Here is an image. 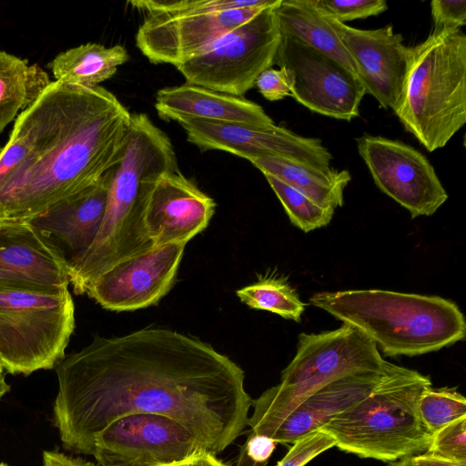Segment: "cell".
<instances>
[{
	"mask_svg": "<svg viewBox=\"0 0 466 466\" xmlns=\"http://www.w3.org/2000/svg\"><path fill=\"white\" fill-rule=\"evenodd\" d=\"M179 464H173V465H167V466H179Z\"/></svg>",
	"mask_w": 466,
	"mask_h": 466,
	"instance_id": "cell-42",
	"label": "cell"
},
{
	"mask_svg": "<svg viewBox=\"0 0 466 466\" xmlns=\"http://www.w3.org/2000/svg\"><path fill=\"white\" fill-rule=\"evenodd\" d=\"M216 202L179 169L157 177L142 207V227L152 248L186 245L202 232L214 215Z\"/></svg>",
	"mask_w": 466,
	"mask_h": 466,
	"instance_id": "cell-16",
	"label": "cell"
},
{
	"mask_svg": "<svg viewBox=\"0 0 466 466\" xmlns=\"http://www.w3.org/2000/svg\"><path fill=\"white\" fill-rule=\"evenodd\" d=\"M112 170L113 167L92 185L28 219L61 251L69 269L85 255L98 233Z\"/></svg>",
	"mask_w": 466,
	"mask_h": 466,
	"instance_id": "cell-19",
	"label": "cell"
},
{
	"mask_svg": "<svg viewBox=\"0 0 466 466\" xmlns=\"http://www.w3.org/2000/svg\"><path fill=\"white\" fill-rule=\"evenodd\" d=\"M203 450L182 424L161 414L130 413L97 432L92 452L99 466L179 464Z\"/></svg>",
	"mask_w": 466,
	"mask_h": 466,
	"instance_id": "cell-10",
	"label": "cell"
},
{
	"mask_svg": "<svg viewBox=\"0 0 466 466\" xmlns=\"http://www.w3.org/2000/svg\"><path fill=\"white\" fill-rule=\"evenodd\" d=\"M388 362L371 339L349 324L319 334L301 333L280 382L252 400L248 426L255 431L323 385L345 376L381 370Z\"/></svg>",
	"mask_w": 466,
	"mask_h": 466,
	"instance_id": "cell-7",
	"label": "cell"
},
{
	"mask_svg": "<svg viewBox=\"0 0 466 466\" xmlns=\"http://www.w3.org/2000/svg\"><path fill=\"white\" fill-rule=\"evenodd\" d=\"M389 466H466V463L450 461L425 451L392 461Z\"/></svg>",
	"mask_w": 466,
	"mask_h": 466,
	"instance_id": "cell-36",
	"label": "cell"
},
{
	"mask_svg": "<svg viewBox=\"0 0 466 466\" xmlns=\"http://www.w3.org/2000/svg\"><path fill=\"white\" fill-rule=\"evenodd\" d=\"M0 388L10 389L9 385L6 383L5 380L3 373H0Z\"/></svg>",
	"mask_w": 466,
	"mask_h": 466,
	"instance_id": "cell-39",
	"label": "cell"
},
{
	"mask_svg": "<svg viewBox=\"0 0 466 466\" xmlns=\"http://www.w3.org/2000/svg\"><path fill=\"white\" fill-rule=\"evenodd\" d=\"M236 293L252 309L270 311L296 322H300L307 306L286 279L273 275L261 277Z\"/></svg>",
	"mask_w": 466,
	"mask_h": 466,
	"instance_id": "cell-26",
	"label": "cell"
},
{
	"mask_svg": "<svg viewBox=\"0 0 466 466\" xmlns=\"http://www.w3.org/2000/svg\"><path fill=\"white\" fill-rule=\"evenodd\" d=\"M418 412L433 434L450 422L466 416V400L455 388L428 387L418 400Z\"/></svg>",
	"mask_w": 466,
	"mask_h": 466,
	"instance_id": "cell-28",
	"label": "cell"
},
{
	"mask_svg": "<svg viewBox=\"0 0 466 466\" xmlns=\"http://www.w3.org/2000/svg\"><path fill=\"white\" fill-rule=\"evenodd\" d=\"M334 446L335 441L328 433L322 431L311 432L293 442L276 466H305Z\"/></svg>",
	"mask_w": 466,
	"mask_h": 466,
	"instance_id": "cell-32",
	"label": "cell"
},
{
	"mask_svg": "<svg viewBox=\"0 0 466 466\" xmlns=\"http://www.w3.org/2000/svg\"><path fill=\"white\" fill-rule=\"evenodd\" d=\"M179 466H227L222 461L204 450H200L187 461L181 462Z\"/></svg>",
	"mask_w": 466,
	"mask_h": 466,
	"instance_id": "cell-38",
	"label": "cell"
},
{
	"mask_svg": "<svg viewBox=\"0 0 466 466\" xmlns=\"http://www.w3.org/2000/svg\"><path fill=\"white\" fill-rule=\"evenodd\" d=\"M44 466H97L92 461L74 458L61 452L46 451L43 452Z\"/></svg>",
	"mask_w": 466,
	"mask_h": 466,
	"instance_id": "cell-37",
	"label": "cell"
},
{
	"mask_svg": "<svg viewBox=\"0 0 466 466\" xmlns=\"http://www.w3.org/2000/svg\"><path fill=\"white\" fill-rule=\"evenodd\" d=\"M426 452L450 461L466 463V416L435 431Z\"/></svg>",
	"mask_w": 466,
	"mask_h": 466,
	"instance_id": "cell-30",
	"label": "cell"
},
{
	"mask_svg": "<svg viewBox=\"0 0 466 466\" xmlns=\"http://www.w3.org/2000/svg\"><path fill=\"white\" fill-rule=\"evenodd\" d=\"M263 175L268 174L304 193L322 207L336 209L344 204V190L351 175L347 169L326 173L277 157L248 158Z\"/></svg>",
	"mask_w": 466,
	"mask_h": 466,
	"instance_id": "cell-23",
	"label": "cell"
},
{
	"mask_svg": "<svg viewBox=\"0 0 466 466\" xmlns=\"http://www.w3.org/2000/svg\"><path fill=\"white\" fill-rule=\"evenodd\" d=\"M128 59L127 49L120 45L106 47L87 43L59 53L48 64V67L55 81L95 87L111 78L117 67Z\"/></svg>",
	"mask_w": 466,
	"mask_h": 466,
	"instance_id": "cell-24",
	"label": "cell"
},
{
	"mask_svg": "<svg viewBox=\"0 0 466 466\" xmlns=\"http://www.w3.org/2000/svg\"><path fill=\"white\" fill-rule=\"evenodd\" d=\"M263 9L147 15L137 30L136 45L151 63L177 66Z\"/></svg>",
	"mask_w": 466,
	"mask_h": 466,
	"instance_id": "cell-15",
	"label": "cell"
},
{
	"mask_svg": "<svg viewBox=\"0 0 466 466\" xmlns=\"http://www.w3.org/2000/svg\"><path fill=\"white\" fill-rule=\"evenodd\" d=\"M264 176L294 226L308 233L329 224L335 209L320 206L304 193L273 176Z\"/></svg>",
	"mask_w": 466,
	"mask_h": 466,
	"instance_id": "cell-27",
	"label": "cell"
},
{
	"mask_svg": "<svg viewBox=\"0 0 466 466\" xmlns=\"http://www.w3.org/2000/svg\"><path fill=\"white\" fill-rule=\"evenodd\" d=\"M177 122L187 141L202 151L223 150L246 159L277 157L326 173L333 170V157L321 139L305 137L282 127H257L198 118Z\"/></svg>",
	"mask_w": 466,
	"mask_h": 466,
	"instance_id": "cell-13",
	"label": "cell"
},
{
	"mask_svg": "<svg viewBox=\"0 0 466 466\" xmlns=\"http://www.w3.org/2000/svg\"><path fill=\"white\" fill-rule=\"evenodd\" d=\"M9 390H5V389H1L0 388V399L5 394L7 393Z\"/></svg>",
	"mask_w": 466,
	"mask_h": 466,
	"instance_id": "cell-40",
	"label": "cell"
},
{
	"mask_svg": "<svg viewBox=\"0 0 466 466\" xmlns=\"http://www.w3.org/2000/svg\"><path fill=\"white\" fill-rule=\"evenodd\" d=\"M75 329L68 286L0 291V367L29 375L57 366Z\"/></svg>",
	"mask_w": 466,
	"mask_h": 466,
	"instance_id": "cell-8",
	"label": "cell"
},
{
	"mask_svg": "<svg viewBox=\"0 0 466 466\" xmlns=\"http://www.w3.org/2000/svg\"><path fill=\"white\" fill-rule=\"evenodd\" d=\"M0 466H8V465L4 462H0Z\"/></svg>",
	"mask_w": 466,
	"mask_h": 466,
	"instance_id": "cell-41",
	"label": "cell"
},
{
	"mask_svg": "<svg viewBox=\"0 0 466 466\" xmlns=\"http://www.w3.org/2000/svg\"><path fill=\"white\" fill-rule=\"evenodd\" d=\"M327 15L354 62L365 94L371 95L380 107L394 111L400 99L410 58V46L404 45L401 34L395 33L392 25L360 29Z\"/></svg>",
	"mask_w": 466,
	"mask_h": 466,
	"instance_id": "cell-17",
	"label": "cell"
},
{
	"mask_svg": "<svg viewBox=\"0 0 466 466\" xmlns=\"http://www.w3.org/2000/svg\"><path fill=\"white\" fill-rule=\"evenodd\" d=\"M274 65L286 72L290 96L310 111L346 121L360 116L362 84L329 56L280 35Z\"/></svg>",
	"mask_w": 466,
	"mask_h": 466,
	"instance_id": "cell-11",
	"label": "cell"
},
{
	"mask_svg": "<svg viewBox=\"0 0 466 466\" xmlns=\"http://www.w3.org/2000/svg\"><path fill=\"white\" fill-rule=\"evenodd\" d=\"M155 108L159 117L167 121L198 118L257 127L275 125L262 106L252 101L189 83L159 89Z\"/></svg>",
	"mask_w": 466,
	"mask_h": 466,
	"instance_id": "cell-21",
	"label": "cell"
},
{
	"mask_svg": "<svg viewBox=\"0 0 466 466\" xmlns=\"http://www.w3.org/2000/svg\"><path fill=\"white\" fill-rule=\"evenodd\" d=\"M315 3L341 23L379 15L388 9L384 0H315Z\"/></svg>",
	"mask_w": 466,
	"mask_h": 466,
	"instance_id": "cell-31",
	"label": "cell"
},
{
	"mask_svg": "<svg viewBox=\"0 0 466 466\" xmlns=\"http://www.w3.org/2000/svg\"><path fill=\"white\" fill-rule=\"evenodd\" d=\"M356 142L376 186L406 208L412 218L431 216L448 199L432 165L416 148L368 134Z\"/></svg>",
	"mask_w": 466,
	"mask_h": 466,
	"instance_id": "cell-12",
	"label": "cell"
},
{
	"mask_svg": "<svg viewBox=\"0 0 466 466\" xmlns=\"http://www.w3.org/2000/svg\"><path fill=\"white\" fill-rule=\"evenodd\" d=\"M259 93L269 101H278L290 96V83L286 72L272 67L264 70L256 79Z\"/></svg>",
	"mask_w": 466,
	"mask_h": 466,
	"instance_id": "cell-35",
	"label": "cell"
},
{
	"mask_svg": "<svg viewBox=\"0 0 466 466\" xmlns=\"http://www.w3.org/2000/svg\"><path fill=\"white\" fill-rule=\"evenodd\" d=\"M0 373H3V370L1 369V367H0Z\"/></svg>",
	"mask_w": 466,
	"mask_h": 466,
	"instance_id": "cell-43",
	"label": "cell"
},
{
	"mask_svg": "<svg viewBox=\"0 0 466 466\" xmlns=\"http://www.w3.org/2000/svg\"><path fill=\"white\" fill-rule=\"evenodd\" d=\"M431 386L429 376L390 363L366 398L319 431L339 450L361 458L395 461L425 452L432 434L420 418L418 400Z\"/></svg>",
	"mask_w": 466,
	"mask_h": 466,
	"instance_id": "cell-6",
	"label": "cell"
},
{
	"mask_svg": "<svg viewBox=\"0 0 466 466\" xmlns=\"http://www.w3.org/2000/svg\"><path fill=\"white\" fill-rule=\"evenodd\" d=\"M309 300L359 329L389 357L437 351L466 335L459 307L439 296L357 289L318 292Z\"/></svg>",
	"mask_w": 466,
	"mask_h": 466,
	"instance_id": "cell-4",
	"label": "cell"
},
{
	"mask_svg": "<svg viewBox=\"0 0 466 466\" xmlns=\"http://www.w3.org/2000/svg\"><path fill=\"white\" fill-rule=\"evenodd\" d=\"M54 420L65 448L91 455L95 435L130 413L167 416L206 451H224L248 426L243 370L210 344L164 328L95 337L56 366Z\"/></svg>",
	"mask_w": 466,
	"mask_h": 466,
	"instance_id": "cell-1",
	"label": "cell"
},
{
	"mask_svg": "<svg viewBox=\"0 0 466 466\" xmlns=\"http://www.w3.org/2000/svg\"><path fill=\"white\" fill-rule=\"evenodd\" d=\"M38 65L0 50V133L32 105L49 86Z\"/></svg>",
	"mask_w": 466,
	"mask_h": 466,
	"instance_id": "cell-25",
	"label": "cell"
},
{
	"mask_svg": "<svg viewBox=\"0 0 466 466\" xmlns=\"http://www.w3.org/2000/svg\"><path fill=\"white\" fill-rule=\"evenodd\" d=\"M278 442L273 439L249 431L240 447L236 466H266Z\"/></svg>",
	"mask_w": 466,
	"mask_h": 466,
	"instance_id": "cell-33",
	"label": "cell"
},
{
	"mask_svg": "<svg viewBox=\"0 0 466 466\" xmlns=\"http://www.w3.org/2000/svg\"><path fill=\"white\" fill-rule=\"evenodd\" d=\"M274 6L264 8L175 67L187 83L242 97L274 65L280 40Z\"/></svg>",
	"mask_w": 466,
	"mask_h": 466,
	"instance_id": "cell-9",
	"label": "cell"
},
{
	"mask_svg": "<svg viewBox=\"0 0 466 466\" xmlns=\"http://www.w3.org/2000/svg\"><path fill=\"white\" fill-rule=\"evenodd\" d=\"M431 13L434 29L461 28L466 24V1L433 0Z\"/></svg>",
	"mask_w": 466,
	"mask_h": 466,
	"instance_id": "cell-34",
	"label": "cell"
},
{
	"mask_svg": "<svg viewBox=\"0 0 466 466\" xmlns=\"http://www.w3.org/2000/svg\"><path fill=\"white\" fill-rule=\"evenodd\" d=\"M273 11L281 35L293 37L329 56L358 77L354 62L329 16L315 0H279Z\"/></svg>",
	"mask_w": 466,
	"mask_h": 466,
	"instance_id": "cell-22",
	"label": "cell"
},
{
	"mask_svg": "<svg viewBox=\"0 0 466 466\" xmlns=\"http://www.w3.org/2000/svg\"><path fill=\"white\" fill-rule=\"evenodd\" d=\"M68 284V265L48 238L28 220L0 218V291Z\"/></svg>",
	"mask_w": 466,
	"mask_h": 466,
	"instance_id": "cell-18",
	"label": "cell"
},
{
	"mask_svg": "<svg viewBox=\"0 0 466 466\" xmlns=\"http://www.w3.org/2000/svg\"><path fill=\"white\" fill-rule=\"evenodd\" d=\"M185 247L165 245L124 259L97 277L86 293L112 311L155 305L172 289Z\"/></svg>",
	"mask_w": 466,
	"mask_h": 466,
	"instance_id": "cell-14",
	"label": "cell"
},
{
	"mask_svg": "<svg viewBox=\"0 0 466 466\" xmlns=\"http://www.w3.org/2000/svg\"><path fill=\"white\" fill-rule=\"evenodd\" d=\"M390 365L381 370L345 376L309 393L276 420L252 431L278 443H293L319 431L330 420L366 398Z\"/></svg>",
	"mask_w": 466,
	"mask_h": 466,
	"instance_id": "cell-20",
	"label": "cell"
},
{
	"mask_svg": "<svg viewBox=\"0 0 466 466\" xmlns=\"http://www.w3.org/2000/svg\"><path fill=\"white\" fill-rule=\"evenodd\" d=\"M279 0H180V1H131L134 8L151 14H183L220 12L241 8H266Z\"/></svg>",
	"mask_w": 466,
	"mask_h": 466,
	"instance_id": "cell-29",
	"label": "cell"
},
{
	"mask_svg": "<svg viewBox=\"0 0 466 466\" xmlns=\"http://www.w3.org/2000/svg\"><path fill=\"white\" fill-rule=\"evenodd\" d=\"M178 169L171 140L144 113L132 114L118 162L113 167L98 233L70 268L74 286L86 289L116 263L152 248L142 227L144 199L159 176Z\"/></svg>",
	"mask_w": 466,
	"mask_h": 466,
	"instance_id": "cell-3",
	"label": "cell"
},
{
	"mask_svg": "<svg viewBox=\"0 0 466 466\" xmlns=\"http://www.w3.org/2000/svg\"><path fill=\"white\" fill-rule=\"evenodd\" d=\"M131 115L97 86L52 81L0 146V218L28 220L119 160Z\"/></svg>",
	"mask_w": 466,
	"mask_h": 466,
	"instance_id": "cell-2",
	"label": "cell"
},
{
	"mask_svg": "<svg viewBox=\"0 0 466 466\" xmlns=\"http://www.w3.org/2000/svg\"><path fill=\"white\" fill-rule=\"evenodd\" d=\"M429 152L444 147L466 123V35L433 29L410 46L400 99L393 111Z\"/></svg>",
	"mask_w": 466,
	"mask_h": 466,
	"instance_id": "cell-5",
	"label": "cell"
}]
</instances>
